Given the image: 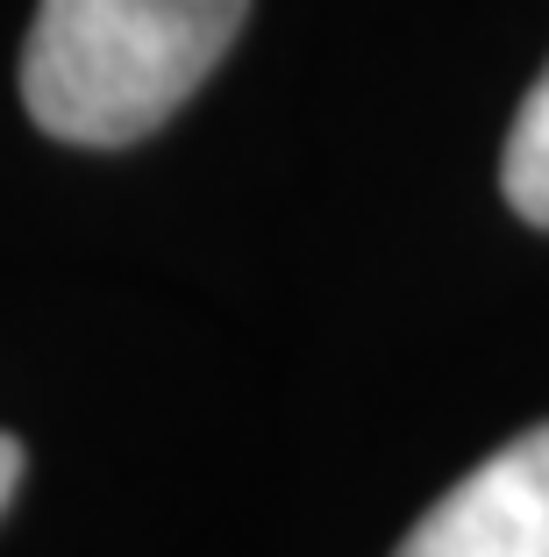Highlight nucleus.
I'll list each match as a JSON object with an SVG mask.
<instances>
[{
    "label": "nucleus",
    "mask_w": 549,
    "mask_h": 557,
    "mask_svg": "<svg viewBox=\"0 0 549 557\" xmlns=\"http://www.w3.org/2000/svg\"><path fill=\"white\" fill-rule=\"evenodd\" d=\"M242 15L250 0H36L22 108L58 144L122 150L200 94Z\"/></svg>",
    "instance_id": "f257e3e1"
},
{
    "label": "nucleus",
    "mask_w": 549,
    "mask_h": 557,
    "mask_svg": "<svg viewBox=\"0 0 549 557\" xmlns=\"http://www.w3.org/2000/svg\"><path fill=\"white\" fill-rule=\"evenodd\" d=\"M392 557H549V422L471 465Z\"/></svg>",
    "instance_id": "f03ea898"
},
{
    "label": "nucleus",
    "mask_w": 549,
    "mask_h": 557,
    "mask_svg": "<svg viewBox=\"0 0 549 557\" xmlns=\"http://www.w3.org/2000/svg\"><path fill=\"white\" fill-rule=\"evenodd\" d=\"M500 194H507V208H514L521 222L549 230V65H542V79L528 86V100H521L514 129H507V150H500Z\"/></svg>",
    "instance_id": "7ed1b4c3"
},
{
    "label": "nucleus",
    "mask_w": 549,
    "mask_h": 557,
    "mask_svg": "<svg viewBox=\"0 0 549 557\" xmlns=\"http://www.w3.org/2000/svg\"><path fill=\"white\" fill-rule=\"evenodd\" d=\"M15 486H22V443H15V436H0V515H8Z\"/></svg>",
    "instance_id": "20e7f679"
}]
</instances>
